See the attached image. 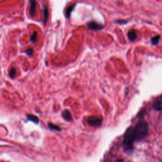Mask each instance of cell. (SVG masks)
I'll return each mask as SVG.
<instances>
[{
    "label": "cell",
    "mask_w": 162,
    "mask_h": 162,
    "mask_svg": "<svg viewBox=\"0 0 162 162\" xmlns=\"http://www.w3.org/2000/svg\"><path fill=\"white\" fill-rule=\"evenodd\" d=\"M134 132L136 134V141H141L145 138L149 132V128L145 121H139L135 126Z\"/></svg>",
    "instance_id": "obj_1"
},
{
    "label": "cell",
    "mask_w": 162,
    "mask_h": 162,
    "mask_svg": "<svg viewBox=\"0 0 162 162\" xmlns=\"http://www.w3.org/2000/svg\"><path fill=\"white\" fill-rule=\"evenodd\" d=\"M136 141L134 128L133 127H129L127 128L124 137V145L125 149L128 151L132 150L133 144Z\"/></svg>",
    "instance_id": "obj_2"
},
{
    "label": "cell",
    "mask_w": 162,
    "mask_h": 162,
    "mask_svg": "<svg viewBox=\"0 0 162 162\" xmlns=\"http://www.w3.org/2000/svg\"><path fill=\"white\" fill-rule=\"evenodd\" d=\"M88 124L89 125L94 127H100L101 125L102 121L100 118L96 117H91L88 118Z\"/></svg>",
    "instance_id": "obj_3"
},
{
    "label": "cell",
    "mask_w": 162,
    "mask_h": 162,
    "mask_svg": "<svg viewBox=\"0 0 162 162\" xmlns=\"http://www.w3.org/2000/svg\"><path fill=\"white\" fill-rule=\"evenodd\" d=\"M88 28L92 30H100L104 28V26L95 21H91L87 24Z\"/></svg>",
    "instance_id": "obj_4"
},
{
    "label": "cell",
    "mask_w": 162,
    "mask_h": 162,
    "mask_svg": "<svg viewBox=\"0 0 162 162\" xmlns=\"http://www.w3.org/2000/svg\"><path fill=\"white\" fill-rule=\"evenodd\" d=\"M153 107L155 110L162 111V95L157 97L154 100Z\"/></svg>",
    "instance_id": "obj_5"
},
{
    "label": "cell",
    "mask_w": 162,
    "mask_h": 162,
    "mask_svg": "<svg viewBox=\"0 0 162 162\" xmlns=\"http://www.w3.org/2000/svg\"><path fill=\"white\" fill-rule=\"evenodd\" d=\"M30 15L31 17H34L36 14V0H30Z\"/></svg>",
    "instance_id": "obj_6"
},
{
    "label": "cell",
    "mask_w": 162,
    "mask_h": 162,
    "mask_svg": "<svg viewBox=\"0 0 162 162\" xmlns=\"http://www.w3.org/2000/svg\"><path fill=\"white\" fill-rule=\"evenodd\" d=\"M62 117L63 118H64L65 120L66 121H72V115H71V113L70 112L67 110H65V111H63V112L62 113Z\"/></svg>",
    "instance_id": "obj_7"
},
{
    "label": "cell",
    "mask_w": 162,
    "mask_h": 162,
    "mask_svg": "<svg viewBox=\"0 0 162 162\" xmlns=\"http://www.w3.org/2000/svg\"><path fill=\"white\" fill-rule=\"evenodd\" d=\"M128 38L131 41H134L137 38V34L136 32L134 30H131L128 32Z\"/></svg>",
    "instance_id": "obj_8"
},
{
    "label": "cell",
    "mask_w": 162,
    "mask_h": 162,
    "mask_svg": "<svg viewBox=\"0 0 162 162\" xmlns=\"http://www.w3.org/2000/svg\"><path fill=\"white\" fill-rule=\"evenodd\" d=\"M27 120L29 121H31L32 122H34L35 124H38L39 122V118L36 117V115H31V114H27Z\"/></svg>",
    "instance_id": "obj_9"
},
{
    "label": "cell",
    "mask_w": 162,
    "mask_h": 162,
    "mask_svg": "<svg viewBox=\"0 0 162 162\" xmlns=\"http://www.w3.org/2000/svg\"><path fill=\"white\" fill-rule=\"evenodd\" d=\"M75 4H73V5H70V6H69L67 7V8L66 9V11H65V16H66V17L69 18L70 17L71 13L73 11V8H75Z\"/></svg>",
    "instance_id": "obj_10"
},
{
    "label": "cell",
    "mask_w": 162,
    "mask_h": 162,
    "mask_svg": "<svg viewBox=\"0 0 162 162\" xmlns=\"http://www.w3.org/2000/svg\"><path fill=\"white\" fill-rule=\"evenodd\" d=\"M160 38H161V37L160 35H158V36L153 37L152 39H151V43H152L153 45H155V46L157 45L159 43Z\"/></svg>",
    "instance_id": "obj_11"
},
{
    "label": "cell",
    "mask_w": 162,
    "mask_h": 162,
    "mask_svg": "<svg viewBox=\"0 0 162 162\" xmlns=\"http://www.w3.org/2000/svg\"><path fill=\"white\" fill-rule=\"evenodd\" d=\"M48 127H49L50 129H51V130H55V131H61V128L56 125V124H52V123H49L48 124Z\"/></svg>",
    "instance_id": "obj_12"
},
{
    "label": "cell",
    "mask_w": 162,
    "mask_h": 162,
    "mask_svg": "<svg viewBox=\"0 0 162 162\" xmlns=\"http://www.w3.org/2000/svg\"><path fill=\"white\" fill-rule=\"evenodd\" d=\"M48 18V10L46 7H45L44 9V24H46Z\"/></svg>",
    "instance_id": "obj_13"
},
{
    "label": "cell",
    "mask_w": 162,
    "mask_h": 162,
    "mask_svg": "<svg viewBox=\"0 0 162 162\" xmlns=\"http://www.w3.org/2000/svg\"><path fill=\"white\" fill-rule=\"evenodd\" d=\"M15 76H16V70L14 68H12L10 71V77L12 79H14L15 78Z\"/></svg>",
    "instance_id": "obj_14"
},
{
    "label": "cell",
    "mask_w": 162,
    "mask_h": 162,
    "mask_svg": "<svg viewBox=\"0 0 162 162\" xmlns=\"http://www.w3.org/2000/svg\"><path fill=\"white\" fill-rule=\"evenodd\" d=\"M37 38H38V33H37V32H34L33 34H32V36L30 38V41L34 43L36 41V40H37Z\"/></svg>",
    "instance_id": "obj_15"
},
{
    "label": "cell",
    "mask_w": 162,
    "mask_h": 162,
    "mask_svg": "<svg viewBox=\"0 0 162 162\" xmlns=\"http://www.w3.org/2000/svg\"><path fill=\"white\" fill-rule=\"evenodd\" d=\"M115 22L117 24H121V25H124V24H125L128 22L127 20H117Z\"/></svg>",
    "instance_id": "obj_16"
},
{
    "label": "cell",
    "mask_w": 162,
    "mask_h": 162,
    "mask_svg": "<svg viewBox=\"0 0 162 162\" xmlns=\"http://www.w3.org/2000/svg\"><path fill=\"white\" fill-rule=\"evenodd\" d=\"M26 53L29 56H31L32 55V53H33V50H32V49L29 48L26 51Z\"/></svg>",
    "instance_id": "obj_17"
},
{
    "label": "cell",
    "mask_w": 162,
    "mask_h": 162,
    "mask_svg": "<svg viewBox=\"0 0 162 162\" xmlns=\"http://www.w3.org/2000/svg\"><path fill=\"white\" fill-rule=\"evenodd\" d=\"M115 162H124V161L123 160H117Z\"/></svg>",
    "instance_id": "obj_18"
}]
</instances>
